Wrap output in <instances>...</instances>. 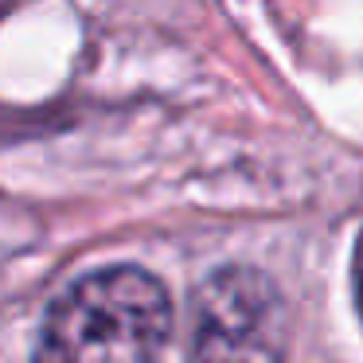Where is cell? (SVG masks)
Listing matches in <instances>:
<instances>
[{
  "mask_svg": "<svg viewBox=\"0 0 363 363\" xmlns=\"http://www.w3.org/2000/svg\"><path fill=\"white\" fill-rule=\"evenodd\" d=\"M172 332L164 285L137 266L82 277L48 313L35 363H157Z\"/></svg>",
  "mask_w": 363,
  "mask_h": 363,
  "instance_id": "cell-1",
  "label": "cell"
},
{
  "mask_svg": "<svg viewBox=\"0 0 363 363\" xmlns=\"http://www.w3.org/2000/svg\"><path fill=\"white\" fill-rule=\"evenodd\" d=\"M285 305L266 274L227 266L199 289L191 363H281Z\"/></svg>",
  "mask_w": 363,
  "mask_h": 363,
  "instance_id": "cell-2",
  "label": "cell"
},
{
  "mask_svg": "<svg viewBox=\"0 0 363 363\" xmlns=\"http://www.w3.org/2000/svg\"><path fill=\"white\" fill-rule=\"evenodd\" d=\"M355 293H359V308H363V235L355 246Z\"/></svg>",
  "mask_w": 363,
  "mask_h": 363,
  "instance_id": "cell-3",
  "label": "cell"
}]
</instances>
